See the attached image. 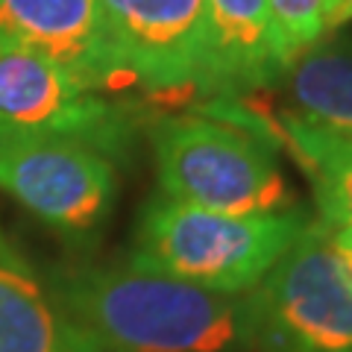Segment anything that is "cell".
Returning <instances> with one entry per match:
<instances>
[{
    "mask_svg": "<svg viewBox=\"0 0 352 352\" xmlns=\"http://www.w3.org/2000/svg\"><path fill=\"white\" fill-rule=\"evenodd\" d=\"M65 311L103 352H250L256 349V288L220 294L135 270L71 264L50 276Z\"/></svg>",
    "mask_w": 352,
    "mask_h": 352,
    "instance_id": "obj_1",
    "label": "cell"
},
{
    "mask_svg": "<svg viewBox=\"0 0 352 352\" xmlns=\"http://www.w3.org/2000/svg\"><path fill=\"white\" fill-rule=\"evenodd\" d=\"M302 208L279 214H226L156 191L141 206L126 264L220 294L258 288L308 223Z\"/></svg>",
    "mask_w": 352,
    "mask_h": 352,
    "instance_id": "obj_2",
    "label": "cell"
},
{
    "mask_svg": "<svg viewBox=\"0 0 352 352\" xmlns=\"http://www.w3.org/2000/svg\"><path fill=\"white\" fill-rule=\"evenodd\" d=\"M159 191L226 214L294 208L276 141L212 115H162L147 126Z\"/></svg>",
    "mask_w": 352,
    "mask_h": 352,
    "instance_id": "obj_3",
    "label": "cell"
},
{
    "mask_svg": "<svg viewBox=\"0 0 352 352\" xmlns=\"http://www.w3.org/2000/svg\"><path fill=\"white\" fill-rule=\"evenodd\" d=\"M252 294L258 352H352V258L320 214Z\"/></svg>",
    "mask_w": 352,
    "mask_h": 352,
    "instance_id": "obj_4",
    "label": "cell"
},
{
    "mask_svg": "<svg viewBox=\"0 0 352 352\" xmlns=\"http://www.w3.org/2000/svg\"><path fill=\"white\" fill-rule=\"evenodd\" d=\"M0 194L59 235L85 241L112 217L118 162L74 138L0 129Z\"/></svg>",
    "mask_w": 352,
    "mask_h": 352,
    "instance_id": "obj_5",
    "label": "cell"
},
{
    "mask_svg": "<svg viewBox=\"0 0 352 352\" xmlns=\"http://www.w3.org/2000/svg\"><path fill=\"white\" fill-rule=\"evenodd\" d=\"M0 129L74 138L120 162L135 144L138 120L41 50L0 36Z\"/></svg>",
    "mask_w": 352,
    "mask_h": 352,
    "instance_id": "obj_6",
    "label": "cell"
},
{
    "mask_svg": "<svg viewBox=\"0 0 352 352\" xmlns=\"http://www.w3.org/2000/svg\"><path fill=\"white\" fill-rule=\"evenodd\" d=\"M135 88L206 97L208 24L203 0H100Z\"/></svg>",
    "mask_w": 352,
    "mask_h": 352,
    "instance_id": "obj_7",
    "label": "cell"
},
{
    "mask_svg": "<svg viewBox=\"0 0 352 352\" xmlns=\"http://www.w3.org/2000/svg\"><path fill=\"white\" fill-rule=\"evenodd\" d=\"M0 36L41 50L94 91L135 88L100 0H0Z\"/></svg>",
    "mask_w": 352,
    "mask_h": 352,
    "instance_id": "obj_8",
    "label": "cell"
},
{
    "mask_svg": "<svg viewBox=\"0 0 352 352\" xmlns=\"http://www.w3.org/2000/svg\"><path fill=\"white\" fill-rule=\"evenodd\" d=\"M0 352H103L0 223Z\"/></svg>",
    "mask_w": 352,
    "mask_h": 352,
    "instance_id": "obj_9",
    "label": "cell"
},
{
    "mask_svg": "<svg viewBox=\"0 0 352 352\" xmlns=\"http://www.w3.org/2000/svg\"><path fill=\"white\" fill-rule=\"evenodd\" d=\"M212 100H238L282 82L267 0H203Z\"/></svg>",
    "mask_w": 352,
    "mask_h": 352,
    "instance_id": "obj_10",
    "label": "cell"
},
{
    "mask_svg": "<svg viewBox=\"0 0 352 352\" xmlns=\"http://www.w3.org/2000/svg\"><path fill=\"white\" fill-rule=\"evenodd\" d=\"M273 138H282L314 188L317 214L352 232V135L296 115L279 120Z\"/></svg>",
    "mask_w": 352,
    "mask_h": 352,
    "instance_id": "obj_11",
    "label": "cell"
},
{
    "mask_svg": "<svg viewBox=\"0 0 352 352\" xmlns=\"http://www.w3.org/2000/svg\"><path fill=\"white\" fill-rule=\"evenodd\" d=\"M294 115L352 135V38H320L282 74Z\"/></svg>",
    "mask_w": 352,
    "mask_h": 352,
    "instance_id": "obj_12",
    "label": "cell"
},
{
    "mask_svg": "<svg viewBox=\"0 0 352 352\" xmlns=\"http://www.w3.org/2000/svg\"><path fill=\"white\" fill-rule=\"evenodd\" d=\"M267 3L282 71H288L296 56H302L308 47L332 32L335 0H267Z\"/></svg>",
    "mask_w": 352,
    "mask_h": 352,
    "instance_id": "obj_13",
    "label": "cell"
},
{
    "mask_svg": "<svg viewBox=\"0 0 352 352\" xmlns=\"http://www.w3.org/2000/svg\"><path fill=\"white\" fill-rule=\"evenodd\" d=\"M346 21H352V0H335V12H332V30L344 27Z\"/></svg>",
    "mask_w": 352,
    "mask_h": 352,
    "instance_id": "obj_14",
    "label": "cell"
}]
</instances>
